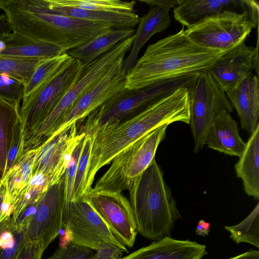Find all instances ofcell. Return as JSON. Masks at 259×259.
Masks as SVG:
<instances>
[{
  "instance_id": "obj_1",
  "label": "cell",
  "mask_w": 259,
  "mask_h": 259,
  "mask_svg": "<svg viewBox=\"0 0 259 259\" xmlns=\"http://www.w3.org/2000/svg\"><path fill=\"white\" fill-rule=\"evenodd\" d=\"M191 89L182 87L133 116L102 126L92 135L93 142L87 174V187L92 188L95 175L124 149L163 124L189 122Z\"/></svg>"
},
{
  "instance_id": "obj_2",
  "label": "cell",
  "mask_w": 259,
  "mask_h": 259,
  "mask_svg": "<svg viewBox=\"0 0 259 259\" xmlns=\"http://www.w3.org/2000/svg\"><path fill=\"white\" fill-rule=\"evenodd\" d=\"M183 28L149 45L126 74L125 88L137 90L170 79L208 71L225 52L204 48Z\"/></svg>"
},
{
  "instance_id": "obj_3",
  "label": "cell",
  "mask_w": 259,
  "mask_h": 259,
  "mask_svg": "<svg viewBox=\"0 0 259 259\" xmlns=\"http://www.w3.org/2000/svg\"><path fill=\"white\" fill-rule=\"evenodd\" d=\"M13 31L60 47L65 52L76 48L111 28L108 24L57 13L47 0H0Z\"/></svg>"
},
{
  "instance_id": "obj_4",
  "label": "cell",
  "mask_w": 259,
  "mask_h": 259,
  "mask_svg": "<svg viewBox=\"0 0 259 259\" xmlns=\"http://www.w3.org/2000/svg\"><path fill=\"white\" fill-rule=\"evenodd\" d=\"M129 193L137 233L154 241L170 237L175 223L181 215L155 159Z\"/></svg>"
},
{
  "instance_id": "obj_5",
  "label": "cell",
  "mask_w": 259,
  "mask_h": 259,
  "mask_svg": "<svg viewBox=\"0 0 259 259\" xmlns=\"http://www.w3.org/2000/svg\"><path fill=\"white\" fill-rule=\"evenodd\" d=\"M200 73L170 79L150 87L128 90L76 122L77 134L92 135L102 126L121 122L182 87L192 89Z\"/></svg>"
},
{
  "instance_id": "obj_6",
  "label": "cell",
  "mask_w": 259,
  "mask_h": 259,
  "mask_svg": "<svg viewBox=\"0 0 259 259\" xmlns=\"http://www.w3.org/2000/svg\"><path fill=\"white\" fill-rule=\"evenodd\" d=\"M134 35L126 38L86 67L75 84L66 93L49 116L24 135V150L36 149L53 135L58 123L72 109L78 100L108 71L112 64L132 48Z\"/></svg>"
},
{
  "instance_id": "obj_7",
  "label": "cell",
  "mask_w": 259,
  "mask_h": 259,
  "mask_svg": "<svg viewBox=\"0 0 259 259\" xmlns=\"http://www.w3.org/2000/svg\"><path fill=\"white\" fill-rule=\"evenodd\" d=\"M168 125L163 124L152 130L117 154L93 189L116 193L130 191L155 159L156 151L165 137Z\"/></svg>"
},
{
  "instance_id": "obj_8",
  "label": "cell",
  "mask_w": 259,
  "mask_h": 259,
  "mask_svg": "<svg viewBox=\"0 0 259 259\" xmlns=\"http://www.w3.org/2000/svg\"><path fill=\"white\" fill-rule=\"evenodd\" d=\"M258 12H227L206 19L185 31L201 46L226 53L244 42L258 25Z\"/></svg>"
},
{
  "instance_id": "obj_9",
  "label": "cell",
  "mask_w": 259,
  "mask_h": 259,
  "mask_svg": "<svg viewBox=\"0 0 259 259\" xmlns=\"http://www.w3.org/2000/svg\"><path fill=\"white\" fill-rule=\"evenodd\" d=\"M233 107L226 93L209 71L199 74L190 92L189 122L193 138L194 152L204 146L207 131L217 116L223 111L229 113Z\"/></svg>"
},
{
  "instance_id": "obj_10",
  "label": "cell",
  "mask_w": 259,
  "mask_h": 259,
  "mask_svg": "<svg viewBox=\"0 0 259 259\" xmlns=\"http://www.w3.org/2000/svg\"><path fill=\"white\" fill-rule=\"evenodd\" d=\"M85 67L80 60L74 59L67 68L47 84L22 99L20 114L23 135L49 116L79 79Z\"/></svg>"
},
{
  "instance_id": "obj_11",
  "label": "cell",
  "mask_w": 259,
  "mask_h": 259,
  "mask_svg": "<svg viewBox=\"0 0 259 259\" xmlns=\"http://www.w3.org/2000/svg\"><path fill=\"white\" fill-rule=\"evenodd\" d=\"M63 228L73 244L96 250L101 242H107L128 253L84 196L72 202L63 212Z\"/></svg>"
},
{
  "instance_id": "obj_12",
  "label": "cell",
  "mask_w": 259,
  "mask_h": 259,
  "mask_svg": "<svg viewBox=\"0 0 259 259\" xmlns=\"http://www.w3.org/2000/svg\"><path fill=\"white\" fill-rule=\"evenodd\" d=\"M64 187L63 175L42 194L24 231L25 240L38 242L46 250L59 235L63 228Z\"/></svg>"
},
{
  "instance_id": "obj_13",
  "label": "cell",
  "mask_w": 259,
  "mask_h": 259,
  "mask_svg": "<svg viewBox=\"0 0 259 259\" xmlns=\"http://www.w3.org/2000/svg\"><path fill=\"white\" fill-rule=\"evenodd\" d=\"M85 134L78 135L76 122L67 126L34 149L32 176L42 175L52 185L64 175L72 153Z\"/></svg>"
},
{
  "instance_id": "obj_14",
  "label": "cell",
  "mask_w": 259,
  "mask_h": 259,
  "mask_svg": "<svg viewBox=\"0 0 259 259\" xmlns=\"http://www.w3.org/2000/svg\"><path fill=\"white\" fill-rule=\"evenodd\" d=\"M106 223L116 238L125 246H133L137 234L130 201L121 193L91 188L83 196Z\"/></svg>"
},
{
  "instance_id": "obj_15",
  "label": "cell",
  "mask_w": 259,
  "mask_h": 259,
  "mask_svg": "<svg viewBox=\"0 0 259 259\" xmlns=\"http://www.w3.org/2000/svg\"><path fill=\"white\" fill-rule=\"evenodd\" d=\"M125 55L120 56L106 73L77 102L56 126L53 135L86 117L91 112L127 90L123 69Z\"/></svg>"
},
{
  "instance_id": "obj_16",
  "label": "cell",
  "mask_w": 259,
  "mask_h": 259,
  "mask_svg": "<svg viewBox=\"0 0 259 259\" xmlns=\"http://www.w3.org/2000/svg\"><path fill=\"white\" fill-rule=\"evenodd\" d=\"M253 69L258 74L257 47L247 46L244 41L220 57L209 72L226 93L252 74Z\"/></svg>"
},
{
  "instance_id": "obj_17",
  "label": "cell",
  "mask_w": 259,
  "mask_h": 259,
  "mask_svg": "<svg viewBox=\"0 0 259 259\" xmlns=\"http://www.w3.org/2000/svg\"><path fill=\"white\" fill-rule=\"evenodd\" d=\"M259 11L253 0H180L173 10L175 19L187 29L203 20L227 12Z\"/></svg>"
},
{
  "instance_id": "obj_18",
  "label": "cell",
  "mask_w": 259,
  "mask_h": 259,
  "mask_svg": "<svg viewBox=\"0 0 259 259\" xmlns=\"http://www.w3.org/2000/svg\"><path fill=\"white\" fill-rule=\"evenodd\" d=\"M206 254L204 244L166 237L121 259H201Z\"/></svg>"
},
{
  "instance_id": "obj_19",
  "label": "cell",
  "mask_w": 259,
  "mask_h": 259,
  "mask_svg": "<svg viewBox=\"0 0 259 259\" xmlns=\"http://www.w3.org/2000/svg\"><path fill=\"white\" fill-rule=\"evenodd\" d=\"M240 120L242 128L251 134L259 124V79L251 74L226 93Z\"/></svg>"
},
{
  "instance_id": "obj_20",
  "label": "cell",
  "mask_w": 259,
  "mask_h": 259,
  "mask_svg": "<svg viewBox=\"0 0 259 259\" xmlns=\"http://www.w3.org/2000/svg\"><path fill=\"white\" fill-rule=\"evenodd\" d=\"M204 144L221 153L238 157L246 146L240 136L237 122L226 111L220 113L209 126Z\"/></svg>"
},
{
  "instance_id": "obj_21",
  "label": "cell",
  "mask_w": 259,
  "mask_h": 259,
  "mask_svg": "<svg viewBox=\"0 0 259 259\" xmlns=\"http://www.w3.org/2000/svg\"><path fill=\"white\" fill-rule=\"evenodd\" d=\"M170 9L167 7H152L147 14L141 17L132 49L124 60L123 69L126 74L135 66L140 50L150 37L165 30L170 25Z\"/></svg>"
},
{
  "instance_id": "obj_22",
  "label": "cell",
  "mask_w": 259,
  "mask_h": 259,
  "mask_svg": "<svg viewBox=\"0 0 259 259\" xmlns=\"http://www.w3.org/2000/svg\"><path fill=\"white\" fill-rule=\"evenodd\" d=\"M35 153V149L24 152L0 181L4 183L5 187L2 212L12 215L16 200L32 178V166Z\"/></svg>"
},
{
  "instance_id": "obj_23",
  "label": "cell",
  "mask_w": 259,
  "mask_h": 259,
  "mask_svg": "<svg viewBox=\"0 0 259 259\" xmlns=\"http://www.w3.org/2000/svg\"><path fill=\"white\" fill-rule=\"evenodd\" d=\"M64 52L57 46L15 31L0 39V56L48 59Z\"/></svg>"
},
{
  "instance_id": "obj_24",
  "label": "cell",
  "mask_w": 259,
  "mask_h": 259,
  "mask_svg": "<svg viewBox=\"0 0 259 259\" xmlns=\"http://www.w3.org/2000/svg\"><path fill=\"white\" fill-rule=\"evenodd\" d=\"M245 192L255 199L259 198V124L250 134L245 149L235 165Z\"/></svg>"
},
{
  "instance_id": "obj_25",
  "label": "cell",
  "mask_w": 259,
  "mask_h": 259,
  "mask_svg": "<svg viewBox=\"0 0 259 259\" xmlns=\"http://www.w3.org/2000/svg\"><path fill=\"white\" fill-rule=\"evenodd\" d=\"M135 32L134 28H111L67 53L73 59H78L87 65L109 51L121 41L133 35Z\"/></svg>"
},
{
  "instance_id": "obj_26",
  "label": "cell",
  "mask_w": 259,
  "mask_h": 259,
  "mask_svg": "<svg viewBox=\"0 0 259 259\" xmlns=\"http://www.w3.org/2000/svg\"><path fill=\"white\" fill-rule=\"evenodd\" d=\"M49 8L62 15L90 21L103 22L117 29L134 28L141 17L135 12H104L87 10L75 7L55 5L47 0Z\"/></svg>"
},
{
  "instance_id": "obj_27",
  "label": "cell",
  "mask_w": 259,
  "mask_h": 259,
  "mask_svg": "<svg viewBox=\"0 0 259 259\" xmlns=\"http://www.w3.org/2000/svg\"><path fill=\"white\" fill-rule=\"evenodd\" d=\"M73 60L67 52L44 60L36 68L26 85L23 99L47 84L67 68Z\"/></svg>"
},
{
  "instance_id": "obj_28",
  "label": "cell",
  "mask_w": 259,
  "mask_h": 259,
  "mask_svg": "<svg viewBox=\"0 0 259 259\" xmlns=\"http://www.w3.org/2000/svg\"><path fill=\"white\" fill-rule=\"evenodd\" d=\"M20 109V105L0 98V181L4 175L15 126L21 120Z\"/></svg>"
},
{
  "instance_id": "obj_29",
  "label": "cell",
  "mask_w": 259,
  "mask_h": 259,
  "mask_svg": "<svg viewBox=\"0 0 259 259\" xmlns=\"http://www.w3.org/2000/svg\"><path fill=\"white\" fill-rule=\"evenodd\" d=\"M45 59L0 56V74L14 77L26 85L36 68Z\"/></svg>"
},
{
  "instance_id": "obj_30",
  "label": "cell",
  "mask_w": 259,
  "mask_h": 259,
  "mask_svg": "<svg viewBox=\"0 0 259 259\" xmlns=\"http://www.w3.org/2000/svg\"><path fill=\"white\" fill-rule=\"evenodd\" d=\"M52 4L104 12H134L135 1L119 0H49Z\"/></svg>"
},
{
  "instance_id": "obj_31",
  "label": "cell",
  "mask_w": 259,
  "mask_h": 259,
  "mask_svg": "<svg viewBox=\"0 0 259 259\" xmlns=\"http://www.w3.org/2000/svg\"><path fill=\"white\" fill-rule=\"evenodd\" d=\"M224 228L236 243L246 242L259 247V203L239 224Z\"/></svg>"
},
{
  "instance_id": "obj_32",
  "label": "cell",
  "mask_w": 259,
  "mask_h": 259,
  "mask_svg": "<svg viewBox=\"0 0 259 259\" xmlns=\"http://www.w3.org/2000/svg\"><path fill=\"white\" fill-rule=\"evenodd\" d=\"M50 185L42 175L36 174L32 176L28 185L21 192L14 203L11 217L12 222H14L28 206L38 202Z\"/></svg>"
},
{
  "instance_id": "obj_33",
  "label": "cell",
  "mask_w": 259,
  "mask_h": 259,
  "mask_svg": "<svg viewBox=\"0 0 259 259\" xmlns=\"http://www.w3.org/2000/svg\"><path fill=\"white\" fill-rule=\"evenodd\" d=\"M93 142V136L86 135L77 164L73 186L72 201L82 198L89 191L87 187V179Z\"/></svg>"
},
{
  "instance_id": "obj_34",
  "label": "cell",
  "mask_w": 259,
  "mask_h": 259,
  "mask_svg": "<svg viewBox=\"0 0 259 259\" xmlns=\"http://www.w3.org/2000/svg\"><path fill=\"white\" fill-rule=\"evenodd\" d=\"M85 136L79 140L75 146L64 175L65 184L64 211L68 209L72 203L77 164L83 146Z\"/></svg>"
},
{
  "instance_id": "obj_35",
  "label": "cell",
  "mask_w": 259,
  "mask_h": 259,
  "mask_svg": "<svg viewBox=\"0 0 259 259\" xmlns=\"http://www.w3.org/2000/svg\"><path fill=\"white\" fill-rule=\"evenodd\" d=\"M24 240L23 230L9 226L4 234L0 247V259H16Z\"/></svg>"
},
{
  "instance_id": "obj_36",
  "label": "cell",
  "mask_w": 259,
  "mask_h": 259,
  "mask_svg": "<svg viewBox=\"0 0 259 259\" xmlns=\"http://www.w3.org/2000/svg\"><path fill=\"white\" fill-rule=\"evenodd\" d=\"M26 85L20 80L6 74H0V98L20 105L24 95Z\"/></svg>"
},
{
  "instance_id": "obj_37",
  "label": "cell",
  "mask_w": 259,
  "mask_h": 259,
  "mask_svg": "<svg viewBox=\"0 0 259 259\" xmlns=\"http://www.w3.org/2000/svg\"><path fill=\"white\" fill-rule=\"evenodd\" d=\"M23 153V130L21 120H20L14 127L13 137L7 154L6 164L3 178L15 165L19 157Z\"/></svg>"
},
{
  "instance_id": "obj_38",
  "label": "cell",
  "mask_w": 259,
  "mask_h": 259,
  "mask_svg": "<svg viewBox=\"0 0 259 259\" xmlns=\"http://www.w3.org/2000/svg\"><path fill=\"white\" fill-rule=\"evenodd\" d=\"M94 254L92 249L69 241L66 244L60 245L51 256L46 259H92Z\"/></svg>"
},
{
  "instance_id": "obj_39",
  "label": "cell",
  "mask_w": 259,
  "mask_h": 259,
  "mask_svg": "<svg viewBox=\"0 0 259 259\" xmlns=\"http://www.w3.org/2000/svg\"><path fill=\"white\" fill-rule=\"evenodd\" d=\"M45 250L40 243L24 240L16 259H42Z\"/></svg>"
},
{
  "instance_id": "obj_40",
  "label": "cell",
  "mask_w": 259,
  "mask_h": 259,
  "mask_svg": "<svg viewBox=\"0 0 259 259\" xmlns=\"http://www.w3.org/2000/svg\"><path fill=\"white\" fill-rule=\"evenodd\" d=\"M92 259H121L123 252L113 244L102 242L97 246Z\"/></svg>"
},
{
  "instance_id": "obj_41",
  "label": "cell",
  "mask_w": 259,
  "mask_h": 259,
  "mask_svg": "<svg viewBox=\"0 0 259 259\" xmlns=\"http://www.w3.org/2000/svg\"><path fill=\"white\" fill-rule=\"evenodd\" d=\"M139 1L146 4L150 7H161L171 9L177 6L180 0H139Z\"/></svg>"
},
{
  "instance_id": "obj_42",
  "label": "cell",
  "mask_w": 259,
  "mask_h": 259,
  "mask_svg": "<svg viewBox=\"0 0 259 259\" xmlns=\"http://www.w3.org/2000/svg\"><path fill=\"white\" fill-rule=\"evenodd\" d=\"M13 32L10 20L5 14H0V39Z\"/></svg>"
},
{
  "instance_id": "obj_43",
  "label": "cell",
  "mask_w": 259,
  "mask_h": 259,
  "mask_svg": "<svg viewBox=\"0 0 259 259\" xmlns=\"http://www.w3.org/2000/svg\"><path fill=\"white\" fill-rule=\"evenodd\" d=\"M210 230V224L201 220L198 222L195 232L198 235L204 237L208 235Z\"/></svg>"
},
{
  "instance_id": "obj_44",
  "label": "cell",
  "mask_w": 259,
  "mask_h": 259,
  "mask_svg": "<svg viewBox=\"0 0 259 259\" xmlns=\"http://www.w3.org/2000/svg\"><path fill=\"white\" fill-rule=\"evenodd\" d=\"M229 259H259V251L251 249Z\"/></svg>"
},
{
  "instance_id": "obj_45",
  "label": "cell",
  "mask_w": 259,
  "mask_h": 259,
  "mask_svg": "<svg viewBox=\"0 0 259 259\" xmlns=\"http://www.w3.org/2000/svg\"><path fill=\"white\" fill-rule=\"evenodd\" d=\"M11 217H7L4 219H0V247L3 243L4 234L9 227Z\"/></svg>"
},
{
  "instance_id": "obj_46",
  "label": "cell",
  "mask_w": 259,
  "mask_h": 259,
  "mask_svg": "<svg viewBox=\"0 0 259 259\" xmlns=\"http://www.w3.org/2000/svg\"><path fill=\"white\" fill-rule=\"evenodd\" d=\"M5 192V187L3 183H0V215L2 210V206L3 202L4 196Z\"/></svg>"
}]
</instances>
